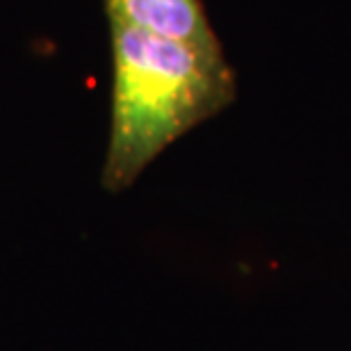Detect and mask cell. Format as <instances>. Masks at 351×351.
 Returning <instances> with one entry per match:
<instances>
[{"mask_svg": "<svg viewBox=\"0 0 351 351\" xmlns=\"http://www.w3.org/2000/svg\"><path fill=\"white\" fill-rule=\"evenodd\" d=\"M112 25V123L103 182L128 187L173 139L219 112L235 94L221 51Z\"/></svg>", "mask_w": 351, "mask_h": 351, "instance_id": "obj_1", "label": "cell"}, {"mask_svg": "<svg viewBox=\"0 0 351 351\" xmlns=\"http://www.w3.org/2000/svg\"><path fill=\"white\" fill-rule=\"evenodd\" d=\"M108 14L137 30L221 51L199 0H108Z\"/></svg>", "mask_w": 351, "mask_h": 351, "instance_id": "obj_2", "label": "cell"}]
</instances>
